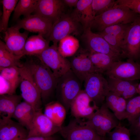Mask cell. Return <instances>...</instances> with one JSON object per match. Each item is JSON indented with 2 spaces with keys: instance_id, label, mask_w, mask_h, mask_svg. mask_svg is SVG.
Returning a JSON list of instances; mask_svg holds the SVG:
<instances>
[{
  "instance_id": "cell-1",
  "label": "cell",
  "mask_w": 140,
  "mask_h": 140,
  "mask_svg": "<svg viewBox=\"0 0 140 140\" xmlns=\"http://www.w3.org/2000/svg\"><path fill=\"white\" fill-rule=\"evenodd\" d=\"M139 15L126 7L117 5L116 2L113 7L95 16L89 27L100 32L106 27L112 25L131 24Z\"/></svg>"
},
{
  "instance_id": "cell-2",
  "label": "cell",
  "mask_w": 140,
  "mask_h": 140,
  "mask_svg": "<svg viewBox=\"0 0 140 140\" xmlns=\"http://www.w3.org/2000/svg\"><path fill=\"white\" fill-rule=\"evenodd\" d=\"M38 59H31L25 64L30 71L40 90L42 102H45L56 89L58 78L49 68Z\"/></svg>"
},
{
  "instance_id": "cell-3",
  "label": "cell",
  "mask_w": 140,
  "mask_h": 140,
  "mask_svg": "<svg viewBox=\"0 0 140 140\" xmlns=\"http://www.w3.org/2000/svg\"><path fill=\"white\" fill-rule=\"evenodd\" d=\"M19 69L22 98L32 106L35 112L42 110L41 92L30 71L25 64L19 67Z\"/></svg>"
},
{
  "instance_id": "cell-4",
  "label": "cell",
  "mask_w": 140,
  "mask_h": 140,
  "mask_svg": "<svg viewBox=\"0 0 140 140\" xmlns=\"http://www.w3.org/2000/svg\"><path fill=\"white\" fill-rule=\"evenodd\" d=\"M82 82L71 69L59 78L56 89L59 101L67 111L81 89Z\"/></svg>"
},
{
  "instance_id": "cell-5",
  "label": "cell",
  "mask_w": 140,
  "mask_h": 140,
  "mask_svg": "<svg viewBox=\"0 0 140 140\" xmlns=\"http://www.w3.org/2000/svg\"><path fill=\"white\" fill-rule=\"evenodd\" d=\"M84 123L93 129L100 136L105 137L112 129L121 124L105 102Z\"/></svg>"
},
{
  "instance_id": "cell-6",
  "label": "cell",
  "mask_w": 140,
  "mask_h": 140,
  "mask_svg": "<svg viewBox=\"0 0 140 140\" xmlns=\"http://www.w3.org/2000/svg\"><path fill=\"white\" fill-rule=\"evenodd\" d=\"M84 81V91L93 103L100 108L110 91L107 79L102 74L94 73L89 75Z\"/></svg>"
},
{
  "instance_id": "cell-7",
  "label": "cell",
  "mask_w": 140,
  "mask_h": 140,
  "mask_svg": "<svg viewBox=\"0 0 140 140\" xmlns=\"http://www.w3.org/2000/svg\"><path fill=\"white\" fill-rule=\"evenodd\" d=\"M58 46L53 44L36 57L59 78L69 71L71 66L69 61L59 53Z\"/></svg>"
},
{
  "instance_id": "cell-8",
  "label": "cell",
  "mask_w": 140,
  "mask_h": 140,
  "mask_svg": "<svg viewBox=\"0 0 140 140\" xmlns=\"http://www.w3.org/2000/svg\"><path fill=\"white\" fill-rule=\"evenodd\" d=\"M80 119L75 118L66 126H62L59 132L64 140H97L101 137Z\"/></svg>"
},
{
  "instance_id": "cell-9",
  "label": "cell",
  "mask_w": 140,
  "mask_h": 140,
  "mask_svg": "<svg viewBox=\"0 0 140 140\" xmlns=\"http://www.w3.org/2000/svg\"><path fill=\"white\" fill-rule=\"evenodd\" d=\"M122 55L134 60L140 57V15L129 26L123 42Z\"/></svg>"
},
{
  "instance_id": "cell-10",
  "label": "cell",
  "mask_w": 140,
  "mask_h": 140,
  "mask_svg": "<svg viewBox=\"0 0 140 140\" xmlns=\"http://www.w3.org/2000/svg\"><path fill=\"white\" fill-rule=\"evenodd\" d=\"M108 77L129 81L140 79V64L128 59L114 62L105 73Z\"/></svg>"
},
{
  "instance_id": "cell-11",
  "label": "cell",
  "mask_w": 140,
  "mask_h": 140,
  "mask_svg": "<svg viewBox=\"0 0 140 140\" xmlns=\"http://www.w3.org/2000/svg\"><path fill=\"white\" fill-rule=\"evenodd\" d=\"M82 36L86 46L89 52L107 54L118 59L121 54L112 47L99 33L93 32L90 27L84 30Z\"/></svg>"
},
{
  "instance_id": "cell-12",
  "label": "cell",
  "mask_w": 140,
  "mask_h": 140,
  "mask_svg": "<svg viewBox=\"0 0 140 140\" xmlns=\"http://www.w3.org/2000/svg\"><path fill=\"white\" fill-rule=\"evenodd\" d=\"M79 23L71 15L63 14L52 25L51 30L46 37L53 44L57 43L66 36L78 32Z\"/></svg>"
},
{
  "instance_id": "cell-13",
  "label": "cell",
  "mask_w": 140,
  "mask_h": 140,
  "mask_svg": "<svg viewBox=\"0 0 140 140\" xmlns=\"http://www.w3.org/2000/svg\"><path fill=\"white\" fill-rule=\"evenodd\" d=\"M42 110L35 112L28 129L27 137H49L60 131L61 127L55 124L42 113Z\"/></svg>"
},
{
  "instance_id": "cell-14",
  "label": "cell",
  "mask_w": 140,
  "mask_h": 140,
  "mask_svg": "<svg viewBox=\"0 0 140 140\" xmlns=\"http://www.w3.org/2000/svg\"><path fill=\"white\" fill-rule=\"evenodd\" d=\"M15 25L8 27L4 33L5 43L8 50L14 55L20 59L23 56V51L29 32H23Z\"/></svg>"
},
{
  "instance_id": "cell-15",
  "label": "cell",
  "mask_w": 140,
  "mask_h": 140,
  "mask_svg": "<svg viewBox=\"0 0 140 140\" xmlns=\"http://www.w3.org/2000/svg\"><path fill=\"white\" fill-rule=\"evenodd\" d=\"M53 23L50 20L37 15H31L17 21L15 25L20 29L36 33L46 38Z\"/></svg>"
},
{
  "instance_id": "cell-16",
  "label": "cell",
  "mask_w": 140,
  "mask_h": 140,
  "mask_svg": "<svg viewBox=\"0 0 140 140\" xmlns=\"http://www.w3.org/2000/svg\"><path fill=\"white\" fill-rule=\"evenodd\" d=\"M92 102L93 101L84 90H82L71 105L70 109L72 116L78 119H88L99 108L95 104L91 105Z\"/></svg>"
},
{
  "instance_id": "cell-17",
  "label": "cell",
  "mask_w": 140,
  "mask_h": 140,
  "mask_svg": "<svg viewBox=\"0 0 140 140\" xmlns=\"http://www.w3.org/2000/svg\"><path fill=\"white\" fill-rule=\"evenodd\" d=\"M89 54L88 50H82L69 61L71 69L82 82L89 75L96 73Z\"/></svg>"
},
{
  "instance_id": "cell-18",
  "label": "cell",
  "mask_w": 140,
  "mask_h": 140,
  "mask_svg": "<svg viewBox=\"0 0 140 140\" xmlns=\"http://www.w3.org/2000/svg\"><path fill=\"white\" fill-rule=\"evenodd\" d=\"M65 5L62 0H39L33 14L46 18L53 24L64 14Z\"/></svg>"
},
{
  "instance_id": "cell-19",
  "label": "cell",
  "mask_w": 140,
  "mask_h": 140,
  "mask_svg": "<svg viewBox=\"0 0 140 140\" xmlns=\"http://www.w3.org/2000/svg\"><path fill=\"white\" fill-rule=\"evenodd\" d=\"M29 131L18 122L0 118V140H15L27 137Z\"/></svg>"
},
{
  "instance_id": "cell-20",
  "label": "cell",
  "mask_w": 140,
  "mask_h": 140,
  "mask_svg": "<svg viewBox=\"0 0 140 140\" xmlns=\"http://www.w3.org/2000/svg\"><path fill=\"white\" fill-rule=\"evenodd\" d=\"M109 90L117 94L126 100L138 94V84L134 81L108 77Z\"/></svg>"
},
{
  "instance_id": "cell-21",
  "label": "cell",
  "mask_w": 140,
  "mask_h": 140,
  "mask_svg": "<svg viewBox=\"0 0 140 140\" xmlns=\"http://www.w3.org/2000/svg\"><path fill=\"white\" fill-rule=\"evenodd\" d=\"M92 0H79L75 9L71 15L84 30L89 27L95 16L92 5Z\"/></svg>"
},
{
  "instance_id": "cell-22",
  "label": "cell",
  "mask_w": 140,
  "mask_h": 140,
  "mask_svg": "<svg viewBox=\"0 0 140 140\" xmlns=\"http://www.w3.org/2000/svg\"><path fill=\"white\" fill-rule=\"evenodd\" d=\"M105 103L120 121L127 118V100L117 94L109 91L106 96Z\"/></svg>"
},
{
  "instance_id": "cell-23",
  "label": "cell",
  "mask_w": 140,
  "mask_h": 140,
  "mask_svg": "<svg viewBox=\"0 0 140 140\" xmlns=\"http://www.w3.org/2000/svg\"><path fill=\"white\" fill-rule=\"evenodd\" d=\"M50 41L40 34L29 37L27 38L24 46L23 56H36L50 46Z\"/></svg>"
},
{
  "instance_id": "cell-24",
  "label": "cell",
  "mask_w": 140,
  "mask_h": 140,
  "mask_svg": "<svg viewBox=\"0 0 140 140\" xmlns=\"http://www.w3.org/2000/svg\"><path fill=\"white\" fill-rule=\"evenodd\" d=\"M21 95L15 94L0 95V115L2 118L12 117L16 109L21 102Z\"/></svg>"
},
{
  "instance_id": "cell-25",
  "label": "cell",
  "mask_w": 140,
  "mask_h": 140,
  "mask_svg": "<svg viewBox=\"0 0 140 140\" xmlns=\"http://www.w3.org/2000/svg\"><path fill=\"white\" fill-rule=\"evenodd\" d=\"M66 112L65 107L58 101L46 104L44 114L55 124L61 127L65 118Z\"/></svg>"
},
{
  "instance_id": "cell-26",
  "label": "cell",
  "mask_w": 140,
  "mask_h": 140,
  "mask_svg": "<svg viewBox=\"0 0 140 140\" xmlns=\"http://www.w3.org/2000/svg\"><path fill=\"white\" fill-rule=\"evenodd\" d=\"M89 56L96 72L101 74L105 73L114 62L120 60L109 55L96 52H89Z\"/></svg>"
},
{
  "instance_id": "cell-27",
  "label": "cell",
  "mask_w": 140,
  "mask_h": 140,
  "mask_svg": "<svg viewBox=\"0 0 140 140\" xmlns=\"http://www.w3.org/2000/svg\"><path fill=\"white\" fill-rule=\"evenodd\" d=\"M79 47V40L74 36L70 35L65 37L59 42L58 48L60 54L66 58L74 55Z\"/></svg>"
},
{
  "instance_id": "cell-28",
  "label": "cell",
  "mask_w": 140,
  "mask_h": 140,
  "mask_svg": "<svg viewBox=\"0 0 140 140\" xmlns=\"http://www.w3.org/2000/svg\"><path fill=\"white\" fill-rule=\"evenodd\" d=\"M39 0H19L14 10L13 20H17L22 15L24 17L33 13L38 3Z\"/></svg>"
},
{
  "instance_id": "cell-29",
  "label": "cell",
  "mask_w": 140,
  "mask_h": 140,
  "mask_svg": "<svg viewBox=\"0 0 140 140\" xmlns=\"http://www.w3.org/2000/svg\"><path fill=\"white\" fill-rule=\"evenodd\" d=\"M20 59L11 53L7 48L5 43L0 41V67H6L13 66L18 67L23 64Z\"/></svg>"
},
{
  "instance_id": "cell-30",
  "label": "cell",
  "mask_w": 140,
  "mask_h": 140,
  "mask_svg": "<svg viewBox=\"0 0 140 140\" xmlns=\"http://www.w3.org/2000/svg\"><path fill=\"white\" fill-rule=\"evenodd\" d=\"M19 0H2L3 11L0 23V31L4 32L8 29V23L11 15Z\"/></svg>"
},
{
  "instance_id": "cell-31",
  "label": "cell",
  "mask_w": 140,
  "mask_h": 140,
  "mask_svg": "<svg viewBox=\"0 0 140 140\" xmlns=\"http://www.w3.org/2000/svg\"><path fill=\"white\" fill-rule=\"evenodd\" d=\"M127 119L131 124L140 115V95L127 100Z\"/></svg>"
},
{
  "instance_id": "cell-32",
  "label": "cell",
  "mask_w": 140,
  "mask_h": 140,
  "mask_svg": "<svg viewBox=\"0 0 140 140\" xmlns=\"http://www.w3.org/2000/svg\"><path fill=\"white\" fill-rule=\"evenodd\" d=\"M0 75L10 82L16 91L20 80L19 67L16 66L0 67Z\"/></svg>"
},
{
  "instance_id": "cell-33",
  "label": "cell",
  "mask_w": 140,
  "mask_h": 140,
  "mask_svg": "<svg viewBox=\"0 0 140 140\" xmlns=\"http://www.w3.org/2000/svg\"><path fill=\"white\" fill-rule=\"evenodd\" d=\"M130 24L112 25L106 27L101 32L113 35L121 40L123 43Z\"/></svg>"
},
{
  "instance_id": "cell-34",
  "label": "cell",
  "mask_w": 140,
  "mask_h": 140,
  "mask_svg": "<svg viewBox=\"0 0 140 140\" xmlns=\"http://www.w3.org/2000/svg\"><path fill=\"white\" fill-rule=\"evenodd\" d=\"M116 1L114 0H92V5L95 16L99 15L113 7Z\"/></svg>"
},
{
  "instance_id": "cell-35",
  "label": "cell",
  "mask_w": 140,
  "mask_h": 140,
  "mask_svg": "<svg viewBox=\"0 0 140 140\" xmlns=\"http://www.w3.org/2000/svg\"><path fill=\"white\" fill-rule=\"evenodd\" d=\"M130 132L121 124L108 133L110 140H131Z\"/></svg>"
},
{
  "instance_id": "cell-36",
  "label": "cell",
  "mask_w": 140,
  "mask_h": 140,
  "mask_svg": "<svg viewBox=\"0 0 140 140\" xmlns=\"http://www.w3.org/2000/svg\"><path fill=\"white\" fill-rule=\"evenodd\" d=\"M20 103L17 107L12 117L16 120L28 130L30 123L23 110Z\"/></svg>"
},
{
  "instance_id": "cell-37",
  "label": "cell",
  "mask_w": 140,
  "mask_h": 140,
  "mask_svg": "<svg viewBox=\"0 0 140 140\" xmlns=\"http://www.w3.org/2000/svg\"><path fill=\"white\" fill-rule=\"evenodd\" d=\"M99 33L112 47L122 55V43L121 40L111 34L102 32H100Z\"/></svg>"
},
{
  "instance_id": "cell-38",
  "label": "cell",
  "mask_w": 140,
  "mask_h": 140,
  "mask_svg": "<svg viewBox=\"0 0 140 140\" xmlns=\"http://www.w3.org/2000/svg\"><path fill=\"white\" fill-rule=\"evenodd\" d=\"M117 4L126 7L140 15V0H117Z\"/></svg>"
},
{
  "instance_id": "cell-39",
  "label": "cell",
  "mask_w": 140,
  "mask_h": 140,
  "mask_svg": "<svg viewBox=\"0 0 140 140\" xmlns=\"http://www.w3.org/2000/svg\"><path fill=\"white\" fill-rule=\"evenodd\" d=\"M15 91L10 82L0 75V95L14 94Z\"/></svg>"
},
{
  "instance_id": "cell-40",
  "label": "cell",
  "mask_w": 140,
  "mask_h": 140,
  "mask_svg": "<svg viewBox=\"0 0 140 140\" xmlns=\"http://www.w3.org/2000/svg\"><path fill=\"white\" fill-rule=\"evenodd\" d=\"M20 103L23 110L31 124L35 112L32 106L27 102L24 101Z\"/></svg>"
},
{
  "instance_id": "cell-41",
  "label": "cell",
  "mask_w": 140,
  "mask_h": 140,
  "mask_svg": "<svg viewBox=\"0 0 140 140\" xmlns=\"http://www.w3.org/2000/svg\"><path fill=\"white\" fill-rule=\"evenodd\" d=\"M130 125V132L137 136L140 135V115Z\"/></svg>"
},
{
  "instance_id": "cell-42",
  "label": "cell",
  "mask_w": 140,
  "mask_h": 140,
  "mask_svg": "<svg viewBox=\"0 0 140 140\" xmlns=\"http://www.w3.org/2000/svg\"><path fill=\"white\" fill-rule=\"evenodd\" d=\"M15 140H58L56 137L53 136L47 137L39 136L27 137L25 138H19Z\"/></svg>"
},
{
  "instance_id": "cell-43",
  "label": "cell",
  "mask_w": 140,
  "mask_h": 140,
  "mask_svg": "<svg viewBox=\"0 0 140 140\" xmlns=\"http://www.w3.org/2000/svg\"><path fill=\"white\" fill-rule=\"evenodd\" d=\"M65 4L72 7L76 6L79 0H62Z\"/></svg>"
},
{
  "instance_id": "cell-44",
  "label": "cell",
  "mask_w": 140,
  "mask_h": 140,
  "mask_svg": "<svg viewBox=\"0 0 140 140\" xmlns=\"http://www.w3.org/2000/svg\"><path fill=\"white\" fill-rule=\"evenodd\" d=\"M138 93L140 95V83L138 84L137 86Z\"/></svg>"
},
{
  "instance_id": "cell-45",
  "label": "cell",
  "mask_w": 140,
  "mask_h": 140,
  "mask_svg": "<svg viewBox=\"0 0 140 140\" xmlns=\"http://www.w3.org/2000/svg\"><path fill=\"white\" fill-rule=\"evenodd\" d=\"M97 140H106L105 137L102 139H100Z\"/></svg>"
},
{
  "instance_id": "cell-46",
  "label": "cell",
  "mask_w": 140,
  "mask_h": 140,
  "mask_svg": "<svg viewBox=\"0 0 140 140\" xmlns=\"http://www.w3.org/2000/svg\"><path fill=\"white\" fill-rule=\"evenodd\" d=\"M138 138V140H140V135L137 136Z\"/></svg>"
}]
</instances>
